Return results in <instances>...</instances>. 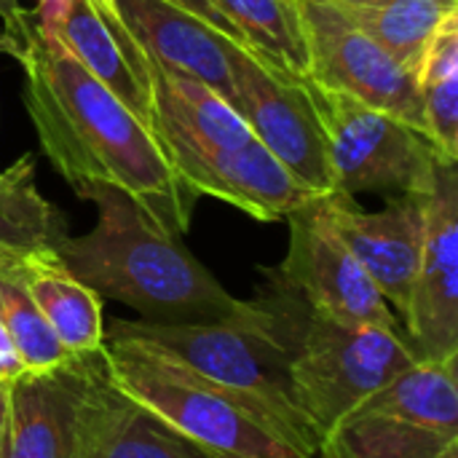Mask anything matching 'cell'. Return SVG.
I'll return each instance as SVG.
<instances>
[{"instance_id":"obj_15","label":"cell","mask_w":458,"mask_h":458,"mask_svg":"<svg viewBox=\"0 0 458 458\" xmlns=\"http://www.w3.org/2000/svg\"><path fill=\"white\" fill-rule=\"evenodd\" d=\"M75 357L8 384V424L0 458H70L75 421Z\"/></svg>"},{"instance_id":"obj_11","label":"cell","mask_w":458,"mask_h":458,"mask_svg":"<svg viewBox=\"0 0 458 458\" xmlns=\"http://www.w3.org/2000/svg\"><path fill=\"white\" fill-rule=\"evenodd\" d=\"M427 196H389L386 207L378 212L362 209L349 193L317 199V209L325 223L338 233V239L373 279L389 309H394L400 317L408 311L421 263Z\"/></svg>"},{"instance_id":"obj_21","label":"cell","mask_w":458,"mask_h":458,"mask_svg":"<svg viewBox=\"0 0 458 458\" xmlns=\"http://www.w3.org/2000/svg\"><path fill=\"white\" fill-rule=\"evenodd\" d=\"M458 435L435 432L394 416L346 413L322 440L319 458H437Z\"/></svg>"},{"instance_id":"obj_16","label":"cell","mask_w":458,"mask_h":458,"mask_svg":"<svg viewBox=\"0 0 458 458\" xmlns=\"http://www.w3.org/2000/svg\"><path fill=\"white\" fill-rule=\"evenodd\" d=\"M8 268L67 354L78 357L102 349V298L78 282L54 250L24 252Z\"/></svg>"},{"instance_id":"obj_12","label":"cell","mask_w":458,"mask_h":458,"mask_svg":"<svg viewBox=\"0 0 458 458\" xmlns=\"http://www.w3.org/2000/svg\"><path fill=\"white\" fill-rule=\"evenodd\" d=\"M75 376L70 458H220L115 389L102 349L78 354Z\"/></svg>"},{"instance_id":"obj_5","label":"cell","mask_w":458,"mask_h":458,"mask_svg":"<svg viewBox=\"0 0 458 458\" xmlns=\"http://www.w3.org/2000/svg\"><path fill=\"white\" fill-rule=\"evenodd\" d=\"M263 279L274 287L290 325L293 400L319 440L362 400L419 362L400 327L335 322L314 311L276 268H263Z\"/></svg>"},{"instance_id":"obj_24","label":"cell","mask_w":458,"mask_h":458,"mask_svg":"<svg viewBox=\"0 0 458 458\" xmlns=\"http://www.w3.org/2000/svg\"><path fill=\"white\" fill-rule=\"evenodd\" d=\"M0 325L5 327L27 373L54 370L72 357L51 333L11 268H0Z\"/></svg>"},{"instance_id":"obj_22","label":"cell","mask_w":458,"mask_h":458,"mask_svg":"<svg viewBox=\"0 0 458 458\" xmlns=\"http://www.w3.org/2000/svg\"><path fill=\"white\" fill-rule=\"evenodd\" d=\"M239 40L271 67L309 78V48L295 0H212Z\"/></svg>"},{"instance_id":"obj_13","label":"cell","mask_w":458,"mask_h":458,"mask_svg":"<svg viewBox=\"0 0 458 458\" xmlns=\"http://www.w3.org/2000/svg\"><path fill=\"white\" fill-rule=\"evenodd\" d=\"M421 362L458 360V166L443 164L427 196L424 247L405 311Z\"/></svg>"},{"instance_id":"obj_17","label":"cell","mask_w":458,"mask_h":458,"mask_svg":"<svg viewBox=\"0 0 458 458\" xmlns=\"http://www.w3.org/2000/svg\"><path fill=\"white\" fill-rule=\"evenodd\" d=\"M64 236L62 212L35 185V156L24 153L0 172V268L32 250H56Z\"/></svg>"},{"instance_id":"obj_14","label":"cell","mask_w":458,"mask_h":458,"mask_svg":"<svg viewBox=\"0 0 458 458\" xmlns=\"http://www.w3.org/2000/svg\"><path fill=\"white\" fill-rule=\"evenodd\" d=\"M113 5L150 56L207 83L231 105L233 78L228 48L233 38L166 0H113Z\"/></svg>"},{"instance_id":"obj_7","label":"cell","mask_w":458,"mask_h":458,"mask_svg":"<svg viewBox=\"0 0 458 458\" xmlns=\"http://www.w3.org/2000/svg\"><path fill=\"white\" fill-rule=\"evenodd\" d=\"M327 148L338 193H432L443 164H454L397 115L346 91L303 78Z\"/></svg>"},{"instance_id":"obj_4","label":"cell","mask_w":458,"mask_h":458,"mask_svg":"<svg viewBox=\"0 0 458 458\" xmlns=\"http://www.w3.org/2000/svg\"><path fill=\"white\" fill-rule=\"evenodd\" d=\"M252 303L255 314L247 319L209 325L115 319L107 335H129L158 346L196 376L242 400L293 451L314 458L319 451V435L295 405L290 389V325L266 279Z\"/></svg>"},{"instance_id":"obj_28","label":"cell","mask_w":458,"mask_h":458,"mask_svg":"<svg viewBox=\"0 0 458 458\" xmlns=\"http://www.w3.org/2000/svg\"><path fill=\"white\" fill-rule=\"evenodd\" d=\"M24 373H27V370H24V365H21L16 349H13V344H11V338H8V333H5V327L0 325V381H3V384H13V381L21 378Z\"/></svg>"},{"instance_id":"obj_9","label":"cell","mask_w":458,"mask_h":458,"mask_svg":"<svg viewBox=\"0 0 458 458\" xmlns=\"http://www.w3.org/2000/svg\"><path fill=\"white\" fill-rule=\"evenodd\" d=\"M295 3L309 48V78L386 110L427 134L413 72L392 59L333 0Z\"/></svg>"},{"instance_id":"obj_18","label":"cell","mask_w":458,"mask_h":458,"mask_svg":"<svg viewBox=\"0 0 458 458\" xmlns=\"http://www.w3.org/2000/svg\"><path fill=\"white\" fill-rule=\"evenodd\" d=\"M458 360L416 362L384 389L362 400L357 413L394 416L435 432L458 435ZM352 413V411H349Z\"/></svg>"},{"instance_id":"obj_1","label":"cell","mask_w":458,"mask_h":458,"mask_svg":"<svg viewBox=\"0 0 458 458\" xmlns=\"http://www.w3.org/2000/svg\"><path fill=\"white\" fill-rule=\"evenodd\" d=\"M24 107L38 142L75 188L107 182L126 191L161 228L185 236L199 196L177 177L153 131L67 48L35 24L19 40Z\"/></svg>"},{"instance_id":"obj_2","label":"cell","mask_w":458,"mask_h":458,"mask_svg":"<svg viewBox=\"0 0 458 458\" xmlns=\"http://www.w3.org/2000/svg\"><path fill=\"white\" fill-rule=\"evenodd\" d=\"M121 43L150 105V131L177 177L201 199H220L274 223L317 196L252 134L247 121L207 83L161 64L118 16L113 0H91Z\"/></svg>"},{"instance_id":"obj_31","label":"cell","mask_w":458,"mask_h":458,"mask_svg":"<svg viewBox=\"0 0 458 458\" xmlns=\"http://www.w3.org/2000/svg\"><path fill=\"white\" fill-rule=\"evenodd\" d=\"M437 458H458V443L456 445H451V448H445V451H443Z\"/></svg>"},{"instance_id":"obj_20","label":"cell","mask_w":458,"mask_h":458,"mask_svg":"<svg viewBox=\"0 0 458 458\" xmlns=\"http://www.w3.org/2000/svg\"><path fill=\"white\" fill-rule=\"evenodd\" d=\"M56 38L105 89H110L150 129L148 94L137 81L110 24L105 21V16L97 11L91 0H72Z\"/></svg>"},{"instance_id":"obj_6","label":"cell","mask_w":458,"mask_h":458,"mask_svg":"<svg viewBox=\"0 0 458 458\" xmlns=\"http://www.w3.org/2000/svg\"><path fill=\"white\" fill-rule=\"evenodd\" d=\"M102 357L115 389L215 456L306 458L282 443L242 400L196 376L148 341L105 335Z\"/></svg>"},{"instance_id":"obj_3","label":"cell","mask_w":458,"mask_h":458,"mask_svg":"<svg viewBox=\"0 0 458 458\" xmlns=\"http://www.w3.org/2000/svg\"><path fill=\"white\" fill-rule=\"evenodd\" d=\"M97 207V225L56 244L67 271L94 290L158 325L233 322L255 314L252 301L233 298L199 263L180 236L161 228L126 191L107 182L72 188Z\"/></svg>"},{"instance_id":"obj_29","label":"cell","mask_w":458,"mask_h":458,"mask_svg":"<svg viewBox=\"0 0 458 458\" xmlns=\"http://www.w3.org/2000/svg\"><path fill=\"white\" fill-rule=\"evenodd\" d=\"M5 424H8V384L0 381V451H3Z\"/></svg>"},{"instance_id":"obj_30","label":"cell","mask_w":458,"mask_h":458,"mask_svg":"<svg viewBox=\"0 0 458 458\" xmlns=\"http://www.w3.org/2000/svg\"><path fill=\"white\" fill-rule=\"evenodd\" d=\"M16 51H19V38H13L11 32H0V54H11V56H16Z\"/></svg>"},{"instance_id":"obj_26","label":"cell","mask_w":458,"mask_h":458,"mask_svg":"<svg viewBox=\"0 0 458 458\" xmlns=\"http://www.w3.org/2000/svg\"><path fill=\"white\" fill-rule=\"evenodd\" d=\"M72 0H38L32 16H35V30L46 38L56 35L62 21L67 19V11H70Z\"/></svg>"},{"instance_id":"obj_27","label":"cell","mask_w":458,"mask_h":458,"mask_svg":"<svg viewBox=\"0 0 458 458\" xmlns=\"http://www.w3.org/2000/svg\"><path fill=\"white\" fill-rule=\"evenodd\" d=\"M0 21L5 24V32L21 40L27 30L35 24V16L32 11H24L19 0H0Z\"/></svg>"},{"instance_id":"obj_32","label":"cell","mask_w":458,"mask_h":458,"mask_svg":"<svg viewBox=\"0 0 458 458\" xmlns=\"http://www.w3.org/2000/svg\"><path fill=\"white\" fill-rule=\"evenodd\" d=\"M335 3H365V0H335Z\"/></svg>"},{"instance_id":"obj_23","label":"cell","mask_w":458,"mask_h":458,"mask_svg":"<svg viewBox=\"0 0 458 458\" xmlns=\"http://www.w3.org/2000/svg\"><path fill=\"white\" fill-rule=\"evenodd\" d=\"M413 78L429 142L443 158L458 164V16L432 38Z\"/></svg>"},{"instance_id":"obj_19","label":"cell","mask_w":458,"mask_h":458,"mask_svg":"<svg viewBox=\"0 0 458 458\" xmlns=\"http://www.w3.org/2000/svg\"><path fill=\"white\" fill-rule=\"evenodd\" d=\"M335 5L408 72H416L440 27L458 16V0H365Z\"/></svg>"},{"instance_id":"obj_25","label":"cell","mask_w":458,"mask_h":458,"mask_svg":"<svg viewBox=\"0 0 458 458\" xmlns=\"http://www.w3.org/2000/svg\"><path fill=\"white\" fill-rule=\"evenodd\" d=\"M166 3L177 5L180 11H185V13L196 16L199 21H204V24H209V27H215L217 32H223V35H228V38H233V40H239L236 30H233V27L228 24V19L215 8V3H212V0H166ZM239 43H242V40H239Z\"/></svg>"},{"instance_id":"obj_8","label":"cell","mask_w":458,"mask_h":458,"mask_svg":"<svg viewBox=\"0 0 458 458\" xmlns=\"http://www.w3.org/2000/svg\"><path fill=\"white\" fill-rule=\"evenodd\" d=\"M231 107L247 121L263 148L317 199L333 196L335 180L317 110L303 78H293L263 62L244 43H231Z\"/></svg>"},{"instance_id":"obj_10","label":"cell","mask_w":458,"mask_h":458,"mask_svg":"<svg viewBox=\"0 0 458 458\" xmlns=\"http://www.w3.org/2000/svg\"><path fill=\"white\" fill-rule=\"evenodd\" d=\"M284 220L290 225V244L276 271L314 311L344 325L400 327L373 279L319 215L317 199Z\"/></svg>"}]
</instances>
